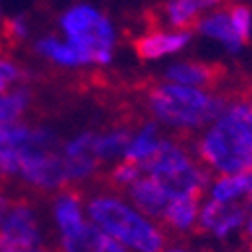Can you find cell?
<instances>
[{"mask_svg":"<svg viewBox=\"0 0 252 252\" xmlns=\"http://www.w3.org/2000/svg\"><path fill=\"white\" fill-rule=\"evenodd\" d=\"M86 216L94 226L130 252H162L168 244L164 226L142 214L124 194L110 186L98 188L86 196Z\"/></svg>","mask_w":252,"mask_h":252,"instance_id":"6da1fadb","label":"cell"},{"mask_svg":"<svg viewBox=\"0 0 252 252\" xmlns=\"http://www.w3.org/2000/svg\"><path fill=\"white\" fill-rule=\"evenodd\" d=\"M148 118L172 130L178 136L202 132L228 104L226 96L206 88H192L174 82H158L146 90Z\"/></svg>","mask_w":252,"mask_h":252,"instance_id":"7a4b0ae2","label":"cell"},{"mask_svg":"<svg viewBox=\"0 0 252 252\" xmlns=\"http://www.w3.org/2000/svg\"><path fill=\"white\" fill-rule=\"evenodd\" d=\"M192 152L212 176L242 174L252 168V140L244 128L236 98L228 100L222 114L198 132Z\"/></svg>","mask_w":252,"mask_h":252,"instance_id":"3957f363","label":"cell"},{"mask_svg":"<svg viewBox=\"0 0 252 252\" xmlns=\"http://www.w3.org/2000/svg\"><path fill=\"white\" fill-rule=\"evenodd\" d=\"M140 168L144 174L158 182L170 198H204L206 188L212 180V172L198 162L192 146H188L184 136L178 134L164 136L156 154Z\"/></svg>","mask_w":252,"mask_h":252,"instance_id":"277c9868","label":"cell"},{"mask_svg":"<svg viewBox=\"0 0 252 252\" xmlns=\"http://www.w3.org/2000/svg\"><path fill=\"white\" fill-rule=\"evenodd\" d=\"M58 26L78 54L84 64L106 66L114 58L118 30L110 16H106L98 6L78 2L62 12L58 18Z\"/></svg>","mask_w":252,"mask_h":252,"instance_id":"5b68a950","label":"cell"},{"mask_svg":"<svg viewBox=\"0 0 252 252\" xmlns=\"http://www.w3.org/2000/svg\"><path fill=\"white\" fill-rule=\"evenodd\" d=\"M36 198L38 194L30 192L24 184L12 196L6 216L0 224V250H28L44 246Z\"/></svg>","mask_w":252,"mask_h":252,"instance_id":"8992f818","label":"cell"},{"mask_svg":"<svg viewBox=\"0 0 252 252\" xmlns=\"http://www.w3.org/2000/svg\"><path fill=\"white\" fill-rule=\"evenodd\" d=\"M248 210L242 202H216L204 198L198 214V234H208L216 240H228L234 232H240L246 224Z\"/></svg>","mask_w":252,"mask_h":252,"instance_id":"52a82bcc","label":"cell"},{"mask_svg":"<svg viewBox=\"0 0 252 252\" xmlns=\"http://www.w3.org/2000/svg\"><path fill=\"white\" fill-rule=\"evenodd\" d=\"M50 210L56 228V238H70L78 234L86 224V194L80 186H66L52 194Z\"/></svg>","mask_w":252,"mask_h":252,"instance_id":"ba28073f","label":"cell"},{"mask_svg":"<svg viewBox=\"0 0 252 252\" xmlns=\"http://www.w3.org/2000/svg\"><path fill=\"white\" fill-rule=\"evenodd\" d=\"M94 134H96L94 130H82L62 144L64 166L72 186H84L86 182L100 176L102 162L92 152Z\"/></svg>","mask_w":252,"mask_h":252,"instance_id":"9c48e42d","label":"cell"},{"mask_svg":"<svg viewBox=\"0 0 252 252\" xmlns=\"http://www.w3.org/2000/svg\"><path fill=\"white\" fill-rule=\"evenodd\" d=\"M190 40H192L190 30H174V28L148 30V32H144L134 40V52L138 58L152 62L182 52L190 44Z\"/></svg>","mask_w":252,"mask_h":252,"instance_id":"30bf717a","label":"cell"},{"mask_svg":"<svg viewBox=\"0 0 252 252\" xmlns=\"http://www.w3.org/2000/svg\"><path fill=\"white\" fill-rule=\"evenodd\" d=\"M124 196L128 198L142 214L156 220V222H160V218L166 210V204L170 202L168 192L148 174H142L132 186L126 188Z\"/></svg>","mask_w":252,"mask_h":252,"instance_id":"8fae6325","label":"cell"},{"mask_svg":"<svg viewBox=\"0 0 252 252\" xmlns=\"http://www.w3.org/2000/svg\"><path fill=\"white\" fill-rule=\"evenodd\" d=\"M194 28H196L198 34H202L208 40L218 42L220 46H222L226 52H230V54H238L244 48V44H246L236 34V30L232 26V20H230V14L224 8H216L212 12H206L194 24Z\"/></svg>","mask_w":252,"mask_h":252,"instance_id":"7c38bea8","label":"cell"},{"mask_svg":"<svg viewBox=\"0 0 252 252\" xmlns=\"http://www.w3.org/2000/svg\"><path fill=\"white\" fill-rule=\"evenodd\" d=\"M220 4L222 0H166L160 8V18L168 28L188 30Z\"/></svg>","mask_w":252,"mask_h":252,"instance_id":"4fadbf2b","label":"cell"},{"mask_svg":"<svg viewBox=\"0 0 252 252\" xmlns=\"http://www.w3.org/2000/svg\"><path fill=\"white\" fill-rule=\"evenodd\" d=\"M220 78V68L208 62L200 60H180L172 62L164 70V80L182 84V86H192V88H206L210 90Z\"/></svg>","mask_w":252,"mask_h":252,"instance_id":"5bb4252c","label":"cell"},{"mask_svg":"<svg viewBox=\"0 0 252 252\" xmlns=\"http://www.w3.org/2000/svg\"><path fill=\"white\" fill-rule=\"evenodd\" d=\"M200 204H202V198H192V196L170 198L160 218V224L164 226L166 232H174V234L196 232Z\"/></svg>","mask_w":252,"mask_h":252,"instance_id":"9a60e30c","label":"cell"},{"mask_svg":"<svg viewBox=\"0 0 252 252\" xmlns=\"http://www.w3.org/2000/svg\"><path fill=\"white\" fill-rule=\"evenodd\" d=\"M162 138H164L162 126L158 122L152 120V118L142 120L132 134L128 148H126L124 160H130V162H136L138 166H142L156 154V150L160 148Z\"/></svg>","mask_w":252,"mask_h":252,"instance_id":"2e32d148","label":"cell"},{"mask_svg":"<svg viewBox=\"0 0 252 252\" xmlns=\"http://www.w3.org/2000/svg\"><path fill=\"white\" fill-rule=\"evenodd\" d=\"M134 130L130 126H112V128L104 130V132H96L94 134V142H92V152L94 156L102 162H118L124 158L126 148H128L130 140H132Z\"/></svg>","mask_w":252,"mask_h":252,"instance_id":"e0dca14e","label":"cell"},{"mask_svg":"<svg viewBox=\"0 0 252 252\" xmlns=\"http://www.w3.org/2000/svg\"><path fill=\"white\" fill-rule=\"evenodd\" d=\"M250 194H252L250 172L212 176V180L206 188V198L216 200V202H242Z\"/></svg>","mask_w":252,"mask_h":252,"instance_id":"ac0fdd59","label":"cell"},{"mask_svg":"<svg viewBox=\"0 0 252 252\" xmlns=\"http://www.w3.org/2000/svg\"><path fill=\"white\" fill-rule=\"evenodd\" d=\"M36 52L50 60L52 64L62 66V68H80L86 66L82 56L78 54V50L68 42V40H62L58 36H44L36 42Z\"/></svg>","mask_w":252,"mask_h":252,"instance_id":"d6986e66","label":"cell"},{"mask_svg":"<svg viewBox=\"0 0 252 252\" xmlns=\"http://www.w3.org/2000/svg\"><path fill=\"white\" fill-rule=\"evenodd\" d=\"M58 252H106L110 236L104 234L98 226H94L90 220L88 224L70 238H56Z\"/></svg>","mask_w":252,"mask_h":252,"instance_id":"ffe728a7","label":"cell"},{"mask_svg":"<svg viewBox=\"0 0 252 252\" xmlns=\"http://www.w3.org/2000/svg\"><path fill=\"white\" fill-rule=\"evenodd\" d=\"M142 168L136 162L130 160H118L110 166V170L104 174V182L112 188V190H126L128 186H132L140 176H142Z\"/></svg>","mask_w":252,"mask_h":252,"instance_id":"44dd1931","label":"cell"},{"mask_svg":"<svg viewBox=\"0 0 252 252\" xmlns=\"http://www.w3.org/2000/svg\"><path fill=\"white\" fill-rule=\"evenodd\" d=\"M228 14H230V20H232V26L236 30V34L244 42H248L250 36H252V10H250V6L240 4V2L232 4L228 8Z\"/></svg>","mask_w":252,"mask_h":252,"instance_id":"7402d4cb","label":"cell"},{"mask_svg":"<svg viewBox=\"0 0 252 252\" xmlns=\"http://www.w3.org/2000/svg\"><path fill=\"white\" fill-rule=\"evenodd\" d=\"M20 168L18 146L0 144V178H16Z\"/></svg>","mask_w":252,"mask_h":252,"instance_id":"603a6c76","label":"cell"},{"mask_svg":"<svg viewBox=\"0 0 252 252\" xmlns=\"http://www.w3.org/2000/svg\"><path fill=\"white\" fill-rule=\"evenodd\" d=\"M26 36H28V22L22 16H16V18H10L4 22V28H2L4 46H16Z\"/></svg>","mask_w":252,"mask_h":252,"instance_id":"cb8c5ba5","label":"cell"},{"mask_svg":"<svg viewBox=\"0 0 252 252\" xmlns=\"http://www.w3.org/2000/svg\"><path fill=\"white\" fill-rule=\"evenodd\" d=\"M22 80V70L8 60H0V94L10 90L12 84Z\"/></svg>","mask_w":252,"mask_h":252,"instance_id":"d4e9b609","label":"cell"},{"mask_svg":"<svg viewBox=\"0 0 252 252\" xmlns=\"http://www.w3.org/2000/svg\"><path fill=\"white\" fill-rule=\"evenodd\" d=\"M162 252H192L190 248H188L186 244H182V242H168L166 246H164V250Z\"/></svg>","mask_w":252,"mask_h":252,"instance_id":"484cf974","label":"cell"},{"mask_svg":"<svg viewBox=\"0 0 252 252\" xmlns=\"http://www.w3.org/2000/svg\"><path fill=\"white\" fill-rule=\"evenodd\" d=\"M242 234H244V238L252 244V214H248V218H246V224H244V228H242Z\"/></svg>","mask_w":252,"mask_h":252,"instance_id":"4316f807","label":"cell"},{"mask_svg":"<svg viewBox=\"0 0 252 252\" xmlns=\"http://www.w3.org/2000/svg\"><path fill=\"white\" fill-rule=\"evenodd\" d=\"M0 252H58L50 246H38V248H28V250H0Z\"/></svg>","mask_w":252,"mask_h":252,"instance_id":"83f0119b","label":"cell"},{"mask_svg":"<svg viewBox=\"0 0 252 252\" xmlns=\"http://www.w3.org/2000/svg\"><path fill=\"white\" fill-rule=\"evenodd\" d=\"M248 172H250V176H252V168H250V170H248Z\"/></svg>","mask_w":252,"mask_h":252,"instance_id":"f1b7e54d","label":"cell"}]
</instances>
